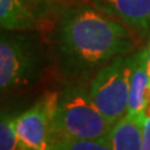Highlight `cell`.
<instances>
[{
	"label": "cell",
	"mask_w": 150,
	"mask_h": 150,
	"mask_svg": "<svg viewBox=\"0 0 150 150\" xmlns=\"http://www.w3.org/2000/svg\"><path fill=\"white\" fill-rule=\"evenodd\" d=\"M56 58L65 76L88 78L106 63L134 50L130 28L89 5L68 8L54 31Z\"/></svg>",
	"instance_id": "1"
},
{
	"label": "cell",
	"mask_w": 150,
	"mask_h": 150,
	"mask_svg": "<svg viewBox=\"0 0 150 150\" xmlns=\"http://www.w3.org/2000/svg\"><path fill=\"white\" fill-rule=\"evenodd\" d=\"M111 128L112 125L93 103L89 89L83 84L69 85L59 94L54 119V143L62 139H101L110 134Z\"/></svg>",
	"instance_id": "2"
},
{
	"label": "cell",
	"mask_w": 150,
	"mask_h": 150,
	"mask_svg": "<svg viewBox=\"0 0 150 150\" xmlns=\"http://www.w3.org/2000/svg\"><path fill=\"white\" fill-rule=\"evenodd\" d=\"M131 75V55H121L96 70L89 91L93 103L114 125L126 114Z\"/></svg>",
	"instance_id": "3"
},
{
	"label": "cell",
	"mask_w": 150,
	"mask_h": 150,
	"mask_svg": "<svg viewBox=\"0 0 150 150\" xmlns=\"http://www.w3.org/2000/svg\"><path fill=\"white\" fill-rule=\"evenodd\" d=\"M41 54L30 36L1 34L0 39V88L1 93L25 86L38 80Z\"/></svg>",
	"instance_id": "4"
},
{
	"label": "cell",
	"mask_w": 150,
	"mask_h": 150,
	"mask_svg": "<svg viewBox=\"0 0 150 150\" xmlns=\"http://www.w3.org/2000/svg\"><path fill=\"white\" fill-rule=\"evenodd\" d=\"M59 93H48L16 116L19 150H50Z\"/></svg>",
	"instance_id": "5"
},
{
	"label": "cell",
	"mask_w": 150,
	"mask_h": 150,
	"mask_svg": "<svg viewBox=\"0 0 150 150\" xmlns=\"http://www.w3.org/2000/svg\"><path fill=\"white\" fill-rule=\"evenodd\" d=\"M108 15L143 36H150V0H96Z\"/></svg>",
	"instance_id": "6"
},
{
	"label": "cell",
	"mask_w": 150,
	"mask_h": 150,
	"mask_svg": "<svg viewBox=\"0 0 150 150\" xmlns=\"http://www.w3.org/2000/svg\"><path fill=\"white\" fill-rule=\"evenodd\" d=\"M149 84L148 50L146 46H143L131 55V75L126 115L134 116L146 112L149 105Z\"/></svg>",
	"instance_id": "7"
},
{
	"label": "cell",
	"mask_w": 150,
	"mask_h": 150,
	"mask_svg": "<svg viewBox=\"0 0 150 150\" xmlns=\"http://www.w3.org/2000/svg\"><path fill=\"white\" fill-rule=\"evenodd\" d=\"M146 112L130 116L124 115L110 130L111 150H142L143 129Z\"/></svg>",
	"instance_id": "8"
},
{
	"label": "cell",
	"mask_w": 150,
	"mask_h": 150,
	"mask_svg": "<svg viewBox=\"0 0 150 150\" xmlns=\"http://www.w3.org/2000/svg\"><path fill=\"white\" fill-rule=\"evenodd\" d=\"M36 16L26 6L24 0H0V25L6 31L34 29Z\"/></svg>",
	"instance_id": "9"
},
{
	"label": "cell",
	"mask_w": 150,
	"mask_h": 150,
	"mask_svg": "<svg viewBox=\"0 0 150 150\" xmlns=\"http://www.w3.org/2000/svg\"><path fill=\"white\" fill-rule=\"evenodd\" d=\"M50 150H111L110 137L96 140H70L62 139L51 145Z\"/></svg>",
	"instance_id": "10"
},
{
	"label": "cell",
	"mask_w": 150,
	"mask_h": 150,
	"mask_svg": "<svg viewBox=\"0 0 150 150\" xmlns=\"http://www.w3.org/2000/svg\"><path fill=\"white\" fill-rule=\"evenodd\" d=\"M0 150H19V137L16 130V116L1 114L0 120Z\"/></svg>",
	"instance_id": "11"
},
{
	"label": "cell",
	"mask_w": 150,
	"mask_h": 150,
	"mask_svg": "<svg viewBox=\"0 0 150 150\" xmlns=\"http://www.w3.org/2000/svg\"><path fill=\"white\" fill-rule=\"evenodd\" d=\"M142 150H150V115L146 116L145 123H144Z\"/></svg>",
	"instance_id": "12"
},
{
	"label": "cell",
	"mask_w": 150,
	"mask_h": 150,
	"mask_svg": "<svg viewBox=\"0 0 150 150\" xmlns=\"http://www.w3.org/2000/svg\"><path fill=\"white\" fill-rule=\"evenodd\" d=\"M146 50H148V64H149V78H150V36H149V40H148ZM149 90H150V84H149Z\"/></svg>",
	"instance_id": "13"
},
{
	"label": "cell",
	"mask_w": 150,
	"mask_h": 150,
	"mask_svg": "<svg viewBox=\"0 0 150 150\" xmlns=\"http://www.w3.org/2000/svg\"><path fill=\"white\" fill-rule=\"evenodd\" d=\"M24 1L26 4H35V3H40V1H43V0H24Z\"/></svg>",
	"instance_id": "14"
},
{
	"label": "cell",
	"mask_w": 150,
	"mask_h": 150,
	"mask_svg": "<svg viewBox=\"0 0 150 150\" xmlns=\"http://www.w3.org/2000/svg\"><path fill=\"white\" fill-rule=\"evenodd\" d=\"M148 108H149V112H150V90H149V105H148Z\"/></svg>",
	"instance_id": "15"
}]
</instances>
